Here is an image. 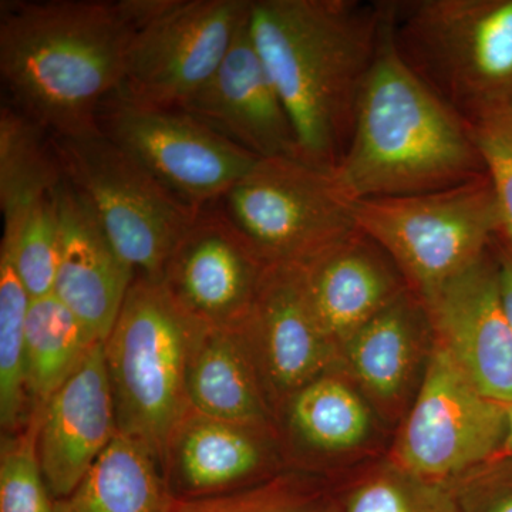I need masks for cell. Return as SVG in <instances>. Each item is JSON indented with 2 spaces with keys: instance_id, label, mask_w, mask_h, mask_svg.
I'll use <instances>...</instances> for the list:
<instances>
[{
  "instance_id": "obj_25",
  "label": "cell",
  "mask_w": 512,
  "mask_h": 512,
  "mask_svg": "<svg viewBox=\"0 0 512 512\" xmlns=\"http://www.w3.org/2000/svg\"><path fill=\"white\" fill-rule=\"evenodd\" d=\"M52 136L16 110H0V210L3 221L18 217L30 205L53 194L62 183Z\"/></svg>"
},
{
  "instance_id": "obj_23",
  "label": "cell",
  "mask_w": 512,
  "mask_h": 512,
  "mask_svg": "<svg viewBox=\"0 0 512 512\" xmlns=\"http://www.w3.org/2000/svg\"><path fill=\"white\" fill-rule=\"evenodd\" d=\"M286 436L309 454H333L360 446L370 433V414L345 380L325 373L281 404Z\"/></svg>"
},
{
  "instance_id": "obj_12",
  "label": "cell",
  "mask_w": 512,
  "mask_h": 512,
  "mask_svg": "<svg viewBox=\"0 0 512 512\" xmlns=\"http://www.w3.org/2000/svg\"><path fill=\"white\" fill-rule=\"evenodd\" d=\"M268 268L212 204L201 208L175 244L160 281L194 322L205 328H241Z\"/></svg>"
},
{
  "instance_id": "obj_30",
  "label": "cell",
  "mask_w": 512,
  "mask_h": 512,
  "mask_svg": "<svg viewBox=\"0 0 512 512\" xmlns=\"http://www.w3.org/2000/svg\"><path fill=\"white\" fill-rule=\"evenodd\" d=\"M173 512H332L318 495L288 478L200 500H174Z\"/></svg>"
},
{
  "instance_id": "obj_19",
  "label": "cell",
  "mask_w": 512,
  "mask_h": 512,
  "mask_svg": "<svg viewBox=\"0 0 512 512\" xmlns=\"http://www.w3.org/2000/svg\"><path fill=\"white\" fill-rule=\"evenodd\" d=\"M60 252L53 295L106 342L136 271L111 245L86 200L62 180L56 188Z\"/></svg>"
},
{
  "instance_id": "obj_13",
  "label": "cell",
  "mask_w": 512,
  "mask_h": 512,
  "mask_svg": "<svg viewBox=\"0 0 512 512\" xmlns=\"http://www.w3.org/2000/svg\"><path fill=\"white\" fill-rule=\"evenodd\" d=\"M434 343L485 396L512 403V325L498 261H480L420 299Z\"/></svg>"
},
{
  "instance_id": "obj_32",
  "label": "cell",
  "mask_w": 512,
  "mask_h": 512,
  "mask_svg": "<svg viewBox=\"0 0 512 512\" xmlns=\"http://www.w3.org/2000/svg\"><path fill=\"white\" fill-rule=\"evenodd\" d=\"M498 261V271H500L501 293H503V301L505 311L512 325V251H505L500 255Z\"/></svg>"
},
{
  "instance_id": "obj_31",
  "label": "cell",
  "mask_w": 512,
  "mask_h": 512,
  "mask_svg": "<svg viewBox=\"0 0 512 512\" xmlns=\"http://www.w3.org/2000/svg\"><path fill=\"white\" fill-rule=\"evenodd\" d=\"M471 130L493 187L500 237L512 251V109L480 121Z\"/></svg>"
},
{
  "instance_id": "obj_7",
  "label": "cell",
  "mask_w": 512,
  "mask_h": 512,
  "mask_svg": "<svg viewBox=\"0 0 512 512\" xmlns=\"http://www.w3.org/2000/svg\"><path fill=\"white\" fill-rule=\"evenodd\" d=\"M64 180L90 205L111 245L137 275L158 279L197 208L167 190L103 133L52 137Z\"/></svg>"
},
{
  "instance_id": "obj_10",
  "label": "cell",
  "mask_w": 512,
  "mask_h": 512,
  "mask_svg": "<svg viewBox=\"0 0 512 512\" xmlns=\"http://www.w3.org/2000/svg\"><path fill=\"white\" fill-rule=\"evenodd\" d=\"M99 128L197 210L215 204L259 163L183 110L140 106L116 94L101 107Z\"/></svg>"
},
{
  "instance_id": "obj_14",
  "label": "cell",
  "mask_w": 512,
  "mask_h": 512,
  "mask_svg": "<svg viewBox=\"0 0 512 512\" xmlns=\"http://www.w3.org/2000/svg\"><path fill=\"white\" fill-rule=\"evenodd\" d=\"M183 110L259 160L299 157L284 101L249 33H239L218 72Z\"/></svg>"
},
{
  "instance_id": "obj_33",
  "label": "cell",
  "mask_w": 512,
  "mask_h": 512,
  "mask_svg": "<svg viewBox=\"0 0 512 512\" xmlns=\"http://www.w3.org/2000/svg\"><path fill=\"white\" fill-rule=\"evenodd\" d=\"M470 512H512V490L491 494L477 503L476 507L471 505Z\"/></svg>"
},
{
  "instance_id": "obj_29",
  "label": "cell",
  "mask_w": 512,
  "mask_h": 512,
  "mask_svg": "<svg viewBox=\"0 0 512 512\" xmlns=\"http://www.w3.org/2000/svg\"><path fill=\"white\" fill-rule=\"evenodd\" d=\"M40 414L30 413L22 430L2 434L0 512H57L37 456Z\"/></svg>"
},
{
  "instance_id": "obj_28",
  "label": "cell",
  "mask_w": 512,
  "mask_h": 512,
  "mask_svg": "<svg viewBox=\"0 0 512 512\" xmlns=\"http://www.w3.org/2000/svg\"><path fill=\"white\" fill-rule=\"evenodd\" d=\"M332 512H461L450 481L430 480L390 464L363 478Z\"/></svg>"
},
{
  "instance_id": "obj_2",
  "label": "cell",
  "mask_w": 512,
  "mask_h": 512,
  "mask_svg": "<svg viewBox=\"0 0 512 512\" xmlns=\"http://www.w3.org/2000/svg\"><path fill=\"white\" fill-rule=\"evenodd\" d=\"M133 35L119 2L3 3L0 77L10 104L52 137L100 133Z\"/></svg>"
},
{
  "instance_id": "obj_9",
  "label": "cell",
  "mask_w": 512,
  "mask_h": 512,
  "mask_svg": "<svg viewBox=\"0 0 512 512\" xmlns=\"http://www.w3.org/2000/svg\"><path fill=\"white\" fill-rule=\"evenodd\" d=\"M252 0H171L153 22L134 30L120 99L180 109L218 72L248 25Z\"/></svg>"
},
{
  "instance_id": "obj_22",
  "label": "cell",
  "mask_w": 512,
  "mask_h": 512,
  "mask_svg": "<svg viewBox=\"0 0 512 512\" xmlns=\"http://www.w3.org/2000/svg\"><path fill=\"white\" fill-rule=\"evenodd\" d=\"M163 467L140 441L117 434L57 512H173Z\"/></svg>"
},
{
  "instance_id": "obj_20",
  "label": "cell",
  "mask_w": 512,
  "mask_h": 512,
  "mask_svg": "<svg viewBox=\"0 0 512 512\" xmlns=\"http://www.w3.org/2000/svg\"><path fill=\"white\" fill-rule=\"evenodd\" d=\"M187 399L195 412L274 429L275 410L244 325L198 326L187 363Z\"/></svg>"
},
{
  "instance_id": "obj_27",
  "label": "cell",
  "mask_w": 512,
  "mask_h": 512,
  "mask_svg": "<svg viewBox=\"0 0 512 512\" xmlns=\"http://www.w3.org/2000/svg\"><path fill=\"white\" fill-rule=\"evenodd\" d=\"M3 224L0 254L8 256L30 298L52 295L60 252L56 191Z\"/></svg>"
},
{
  "instance_id": "obj_11",
  "label": "cell",
  "mask_w": 512,
  "mask_h": 512,
  "mask_svg": "<svg viewBox=\"0 0 512 512\" xmlns=\"http://www.w3.org/2000/svg\"><path fill=\"white\" fill-rule=\"evenodd\" d=\"M416 402L394 447V464L450 481L497 458L507 433V404L485 396L433 342Z\"/></svg>"
},
{
  "instance_id": "obj_17",
  "label": "cell",
  "mask_w": 512,
  "mask_h": 512,
  "mask_svg": "<svg viewBox=\"0 0 512 512\" xmlns=\"http://www.w3.org/2000/svg\"><path fill=\"white\" fill-rule=\"evenodd\" d=\"M293 268L313 318L339 352L357 330L409 291L389 255L357 228Z\"/></svg>"
},
{
  "instance_id": "obj_6",
  "label": "cell",
  "mask_w": 512,
  "mask_h": 512,
  "mask_svg": "<svg viewBox=\"0 0 512 512\" xmlns=\"http://www.w3.org/2000/svg\"><path fill=\"white\" fill-rule=\"evenodd\" d=\"M353 218L419 299L480 261L500 235L487 174L447 190L356 201Z\"/></svg>"
},
{
  "instance_id": "obj_18",
  "label": "cell",
  "mask_w": 512,
  "mask_h": 512,
  "mask_svg": "<svg viewBox=\"0 0 512 512\" xmlns=\"http://www.w3.org/2000/svg\"><path fill=\"white\" fill-rule=\"evenodd\" d=\"M274 467V429L188 410L164 458L174 500H200L261 483Z\"/></svg>"
},
{
  "instance_id": "obj_26",
  "label": "cell",
  "mask_w": 512,
  "mask_h": 512,
  "mask_svg": "<svg viewBox=\"0 0 512 512\" xmlns=\"http://www.w3.org/2000/svg\"><path fill=\"white\" fill-rule=\"evenodd\" d=\"M30 298L8 256L0 254V427L22 430L30 417L26 393V319Z\"/></svg>"
},
{
  "instance_id": "obj_21",
  "label": "cell",
  "mask_w": 512,
  "mask_h": 512,
  "mask_svg": "<svg viewBox=\"0 0 512 512\" xmlns=\"http://www.w3.org/2000/svg\"><path fill=\"white\" fill-rule=\"evenodd\" d=\"M427 332L426 309L407 291L357 330L340 356L376 400L396 403L413 382Z\"/></svg>"
},
{
  "instance_id": "obj_16",
  "label": "cell",
  "mask_w": 512,
  "mask_h": 512,
  "mask_svg": "<svg viewBox=\"0 0 512 512\" xmlns=\"http://www.w3.org/2000/svg\"><path fill=\"white\" fill-rule=\"evenodd\" d=\"M119 434L104 342L43 407L37 456L55 500L73 493Z\"/></svg>"
},
{
  "instance_id": "obj_15",
  "label": "cell",
  "mask_w": 512,
  "mask_h": 512,
  "mask_svg": "<svg viewBox=\"0 0 512 512\" xmlns=\"http://www.w3.org/2000/svg\"><path fill=\"white\" fill-rule=\"evenodd\" d=\"M244 332L274 410L340 356L313 318L293 266H269Z\"/></svg>"
},
{
  "instance_id": "obj_24",
  "label": "cell",
  "mask_w": 512,
  "mask_h": 512,
  "mask_svg": "<svg viewBox=\"0 0 512 512\" xmlns=\"http://www.w3.org/2000/svg\"><path fill=\"white\" fill-rule=\"evenodd\" d=\"M97 343L82 320L53 293L30 301L25 355L30 413L42 412Z\"/></svg>"
},
{
  "instance_id": "obj_3",
  "label": "cell",
  "mask_w": 512,
  "mask_h": 512,
  "mask_svg": "<svg viewBox=\"0 0 512 512\" xmlns=\"http://www.w3.org/2000/svg\"><path fill=\"white\" fill-rule=\"evenodd\" d=\"M332 175L352 202L447 190L485 175L473 130L403 62L384 10L349 146Z\"/></svg>"
},
{
  "instance_id": "obj_1",
  "label": "cell",
  "mask_w": 512,
  "mask_h": 512,
  "mask_svg": "<svg viewBox=\"0 0 512 512\" xmlns=\"http://www.w3.org/2000/svg\"><path fill=\"white\" fill-rule=\"evenodd\" d=\"M383 32L382 2L252 0L249 33L291 117L299 157L333 170Z\"/></svg>"
},
{
  "instance_id": "obj_4",
  "label": "cell",
  "mask_w": 512,
  "mask_h": 512,
  "mask_svg": "<svg viewBox=\"0 0 512 512\" xmlns=\"http://www.w3.org/2000/svg\"><path fill=\"white\" fill-rule=\"evenodd\" d=\"M394 47L468 126L512 109V0L383 2Z\"/></svg>"
},
{
  "instance_id": "obj_8",
  "label": "cell",
  "mask_w": 512,
  "mask_h": 512,
  "mask_svg": "<svg viewBox=\"0 0 512 512\" xmlns=\"http://www.w3.org/2000/svg\"><path fill=\"white\" fill-rule=\"evenodd\" d=\"M215 205L266 266L302 264L356 229L332 170L301 158L259 160Z\"/></svg>"
},
{
  "instance_id": "obj_5",
  "label": "cell",
  "mask_w": 512,
  "mask_h": 512,
  "mask_svg": "<svg viewBox=\"0 0 512 512\" xmlns=\"http://www.w3.org/2000/svg\"><path fill=\"white\" fill-rule=\"evenodd\" d=\"M198 326L163 282L137 275L104 342L119 433L144 444L161 467L171 434L190 410L185 380Z\"/></svg>"
},
{
  "instance_id": "obj_34",
  "label": "cell",
  "mask_w": 512,
  "mask_h": 512,
  "mask_svg": "<svg viewBox=\"0 0 512 512\" xmlns=\"http://www.w3.org/2000/svg\"><path fill=\"white\" fill-rule=\"evenodd\" d=\"M512 456V403L507 404V433L503 447L497 457H511Z\"/></svg>"
}]
</instances>
